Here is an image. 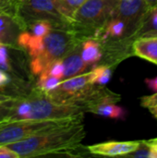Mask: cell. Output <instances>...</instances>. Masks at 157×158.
I'll return each mask as SVG.
<instances>
[{
  "mask_svg": "<svg viewBox=\"0 0 157 158\" xmlns=\"http://www.w3.org/2000/svg\"><path fill=\"white\" fill-rule=\"evenodd\" d=\"M83 116L73 120L39 132L30 138L8 144L19 158L51 156L55 153L79 145L85 138Z\"/></svg>",
  "mask_w": 157,
  "mask_h": 158,
  "instance_id": "obj_1",
  "label": "cell"
},
{
  "mask_svg": "<svg viewBox=\"0 0 157 158\" xmlns=\"http://www.w3.org/2000/svg\"><path fill=\"white\" fill-rule=\"evenodd\" d=\"M81 115H84V111L81 106L56 103L33 87L28 94L15 98L6 120H63Z\"/></svg>",
  "mask_w": 157,
  "mask_h": 158,
  "instance_id": "obj_2",
  "label": "cell"
},
{
  "mask_svg": "<svg viewBox=\"0 0 157 158\" xmlns=\"http://www.w3.org/2000/svg\"><path fill=\"white\" fill-rule=\"evenodd\" d=\"M118 0H85L71 22V31L83 41L96 38L107 21L115 15Z\"/></svg>",
  "mask_w": 157,
  "mask_h": 158,
  "instance_id": "obj_3",
  "label": "cell"
},
{
  "mask_svg": "<svg viewBox=\"0 0 157 158\" xmlns=\"http://www.w3.org/2000/svg\"><path fill=\"white\" fill-rule=\"evenodd\" d=\"M81 42L70 30L53 28L43 36L37 52L28 59L31 76L37 77L49 64L65 56Z\"/></svg>",
  "mask_w": 157,
  "mask_h": 158,
  "instance_id": "obj_4",
  "label": "cell"
},
{
  "mask_svg": "<svg viewBox=\"0 0 157 158\" xmlns=\"http://www.w3.org/2000/svg\"><path fill=\"white\" fill-rule=\"evenodd\" d=\"M13 10L24 27L35 20H48L54 28L71 30V22L58 10L55 0H15Z\"/></svg>",
  "mask_w": 157,
  "mask_h": 158,
  "instance_id": "obj_5",
  "label": "cell"
},
{
  "mask_svg": "<svg viewBox=\"0 0 157 158\" xmlns=\"http://www.w3.org/2000/svg\"><path fill=\"white\" fill-rule=\"evenodd\" d=\"M77 118L63 119V120L16 119V120L1 121L0 122V144L8 145L14 143L20 142L43 131L66 124Z\"/></svg>",
  "mask_w": 157,
  "mask_h": 158,
  "instance_id": "obj_6",
  "label": "cell"
},
{
  "mask_svg": "<svg viewBox=\"0 0 157 158\" xmlns=\"http://www.w3.org/2000/svg\"><path fill=\"white\" fill-rule=\"evenodd\" d=\"M96 86L92 83L88 70L62 81L57 87L45 94L56 103L80 106Z\"/></svg>",
  "mask_w": 157,
  "mask_h": 158,
  "instance_id": "obj_7",
  "label": "cell"
},
{
  "mask_svg": "<svg viewBox=\"0 0 157 158\" xmlns=\"http://www.w3.org/2000/svg\"><path fill=\"white\" fill-rule=\"evenodd\" d=\"M121 96L107 89L105 86L97 85L89 96L80 106L84 113L90 112L104 118L124 119L126 111L117 105Z\"/></svg>",
  "mask_w": 157,
  "mask_h": 158,
  "instance_id": "obj_8",
  "label": "cell"
},
{
  "mask_svg": "<svg viewBox=\"0 0 157 158\" xmlns=\"http://www.w3.org/2000/svg\"><path fill=\"white\" fill-rule=\"evenodd\" d=\"M0 69L14 78L32 81L28 56L19 46L0 43Z\"/></svg>",
  "mask_w": 157,
  "mask_h": 158,
  "instance_id": "obj_9",
  "label": "cell"
},
{
  "mask_svg": "<svg viewBox=\"0 0 157 158\" xmlns=\"http://www.w3.org/2000/svg\"><path fill=\"white\" fill-rule=\"evenodd\" d=\"M151 10L144 0H118L115 17L123 20L127 28V43L131 46V37Z\"/></svg>",
  "mask_w": 157,
  "mask_h": 158,
  "instance_id": "obj_10",
  "label": "cell"
},
{
  "mask_svg": "<svg viewBox=\"0 0 157 158\" xmlns=\"http://www.w3.org/2000/svg\"><path fill=\"white\" fill-rule=\"evenodd\" d=\"M23 26L14 13L13 7L0 8V43L18 46V38Z\"/></svg>",
  "mask_w": 157,
  "mask_h": 158,
  "instance_id": "obj_11",
  "label": "cell"
},
{
  "mask_svg": "<svg viewBox=\"0 0 157 158\" xmlns=\"http://www.w3.org/2000/svg\"><path fill=\"white\" fill-rule=\"evenodd\" d=\"M141 143V141L117 142L110 141L87 146L89 153L93 156H123L135 151Z\"/></svg>",
  "mask_w": 157,
  "mask_h": 158,
  "instance_id": "obj_12",
  "label": "cell"
},
{
  "mask_svg": "<svg viewBox=\"0 0 157 158\" xmlns=\"http://www.w3.org/2000/svg\"><path fill=\"white\" fill-rule=\"evenodd\" d=\"M61 60H62L63 67H64L63 81L66 79L82 74L91 69L81 57V44H79L72 51H70L68 54L63 56Z\"/></svg>",
  "mask_w": 157,
  "mask_h": 158,
  "instance_id": "obj_13",
  "label": "cell"
},
{
  "mask_svg": "<svg viewBox=\"0 0 157 158\" xmlns=\"http://www.w3.org/2000/svg\"><path fill=\"white\" fill-rule=\"evenodd\" d=\"M132 55L157 65V36L142 37L131 44Z\"/></svg>",
  "mask_w": 157,
  "mask_h": 158,
  "instance_id": "obj_14",
  "label": "cell"
},
{
  "mask_svg": "<svg viewBox=\"0 0 157 158\" xmlns=\"http://www.w3.org/2000/svg\"><path fill=\"white\" fill-rule=\"evenodd\" d=\"M81 55L86 65L92 69L98 65L103 57V49L95 38H87L81 43Z\"/></svg>",
  "mask_w": 157,
  "mask_h": 158,
  "instance_id": "obj_15",
  "label": "cell"
},
{
  "mask_svg": "<svg viewBox=\"0 0 157 158\" xmlns=\"http://www.w3.org/2000/svg\"><path fill=\"white\" fill-rule=\"evenodd\" d=\"M157 36V6L149 10L139 29L131 37V42L142 37Z\"/></svg>",
  "mask_w": 157,
  "mask_h": 158,
  "instance_id": "obj_16",
  "label": "cell"
},
{
  "mask_svg": "<svg viewBox=\"0 0 157 158\" xmlns=\"http://www.w3.org/2000/svg\"><path fill=\"white\" fill-rule=\"evenodd\" d=\"M114 69L115 68L105 64H98L93 67L89 70L92 83L94 85L105 86L111 80Z\"/></svg>",
  "mask_w": 157,
  "mask_h": 158,
  "instance_id": "obj_17",
  "label": "cell"
},
{
  "mask_svg": "<svg viewBox=\"0 0 157 158\" xmlns=\"http://www.w3.org/2000/svg\"><path fill=\"white\" fill-rule=\"evenodd\" d=\"M36 78L37 80H36V82L33 84V87L43 93H48L54 90L62 81L61 80L56 77H53L45 72H41Z\"/></svg>",
  "mask_w": 157,
  "mask_h": 158,
  "instance_id": "obj_18",
  "label": "cell"
},
{
  "mask_svg": "<svg viewBox=\"0 0 157 158\" xmlns=\"http://www.w3.org/2000/svg\"><path fill=\"white\" fill-rule=\"evenodd\" d=\"M84 1L85 0H55L58 10L70 20V22H72L74 14Z\"/></svg>",
  "mask_w": 157,
  "mask_h": 158,
  "instance_id": "obj_19",
  "label": "cell"
},
{
  "mask_svg": "<svg viewBox=\"0 0 157 158\" xmlns=\"http://www.w3.org/2000/svg\"><path fill=\"white\" fill-rule=\"evenodd\" d=\"M53 28L54 27L52 23L49 22L48 20H35L27 24L24 27L23 31H26L31 35H34L36 37H43Z\"/></svg>",
  "mask_w": 157,
  "mask_h": 158,
  "instance_id": "obj_20",
  "label": "cell"
},
{
  "mask_svg": "<svg viewBox=\"0 0 157 158\" xmlns=\"http://www.w3.org/2000/svg\"><path fill=\"white\" fill-rule=\"evenodd\" d=\"M125 157L133 158H155L153 149L147 144L145 141H141L139 147L132 153L127 155Z\"/></svg>",
  "mask_w": 157,
  "mask_h": 158,
  "instance_id": "obj_21",
  "label": "cell"
},
{
  "mask_svg": "<svg viewBox=\"0 0 157 158\" xmlns=\"http://www.w3.org/2000/svg\"><path fill=\"white\" fill-rule=\"evenodd\" d=\"M15 98L16 97H12V98L0 101V122L7 119L10 114V111L12 109Z\"/></svg>",
  "mask_w": 157,
  "mask_h": 158,
  "instance_id": "obj_22",
  "label": "cell"
},
{
  "mask_svg": "<svg viewBox=\"0 0 157 158\" xmlns=\"http://www.w3.org/2000/svg\"><path fill=\"white\" fill-rule=\"evenodd\" d=\"M141 105L143 107L146 108H151L157 106V93L152 94V95H147L143 96L141 98Z\"/></svg>",
  "mask_w": 157,
  "mask_h": 158,
  "instance_id": "obj_23",
  "label": "cell"
},
{
  "mask_svg": "<svg viewBox=\"0 0 157 158\" xmlns=\"http://www.w3.org/2000/svg\"><path fill=\"white\" fill-rule=\"evenodd\" d=\"M0 158H19V156L8 146L0 144Z\"/></svg>",
  "mask_w": 157,
  "mask_h": 158,
  "instance_id": "obj_24",
  "label": "cell"
},
{
  "mask_svg": "<svg viewBox=\"0 0 157 158\" xmlns=\"http://www.w3.org/2000/svg\"><path fill=\"white\" fill-rule=\"evenodd\" d=\"M145 83L152 91L157 93V77L154 79H145Z\"/></svg>",
  "mask_w": 157,
  "mask_h": 158,
  "instance_id": "obj_25",
  "label": "cell"
},
{
  "mask_svg": "<svg viewBox=\"0 0 157 158\" xmlns=\"http://www.w3.org/2000/svg\"><path fill=\"white\" fill-rule=\"evenodd\" d=\"M15 0H0V8L13 7Z\"/></svg>",
  "mask_w": 157,
  "mask_h": 158,
  "instance_id": "obj_26",
  "label": "cell"
},
{
  "mask_svg": "<svg viewBox=\"0 0 157 158\" xmlns=\"http://www.w3.org/2000/svg\"><path fill=\"white\" fill-rule=\"evenodd\" d=\"M147 143V144L154 150H157V138L156 139H153V140H149V141H145Z\"/></svg>",
  "mask_w": 157,
  "mask_h": 158,
  "instance_id": "obj_27",
  "label": "cell"
},
{
  "mask_svg": "<svg viewBox=\"0 0 157 158\" xmlns=\"http://www.w3.org/2000/svg\"><path fill=\"white\" fill-rule=\"evenodd\" d=\"M150 9L157 6V0H144Z\"/></svg>",
  "mask_w": 157,
  "mask_h": 158,
  "instance_id": "obj_28",
  "label": "cell"
},
{
  "mask_svg": "<svg viewBox=\"0 0 157 158\" xmlns=\"http://www.w3.org/2000/svg\"><path fill=\"white\" fill-rule=\"evenodd\" d=\"M149 109H150L151 113H152V114L157 118V106H154V107H151V108H149Z\"/></svg>",
  "mask_w": 157,
  "mask_h": 158,
  "instance_id": "obj_29",
  "label": "cell"
},
{
  "mask_svg": "<svg viewBox=\"0 0 157 158\" xmlns=\"http://www.w3.org/2000/svg\"><path fill=\"white\" fill-rule=\"evenodd\" d=\"M8 98H12V96L6 95V94H0V101H1V100H6V99H8Z\"/></svg>",
  "mask_w": 157,
  "mask_h": 158,
  "instance_id": "obj_30",
  "label": "cell"
}]
</instances>
